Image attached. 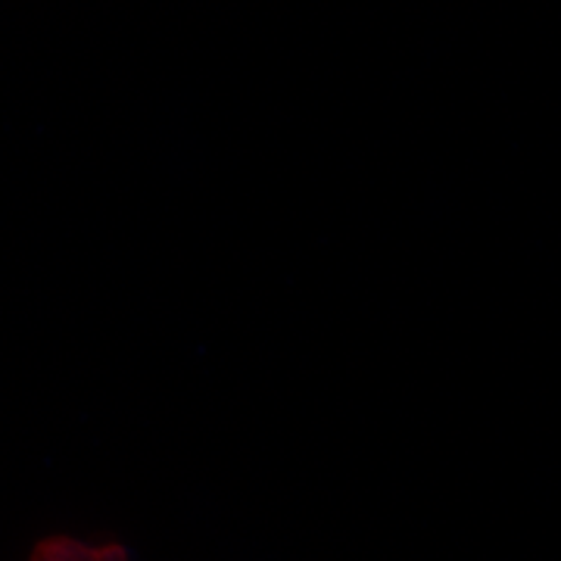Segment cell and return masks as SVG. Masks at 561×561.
<instances>
[{
    "mask_svg": "<svg viewBox=\"0 0 561 561\" xmlns=\"http://www.w3.org/2000/svg\"><path fill=\"white\" fill-rule=\"evenodd\" d=\"M28 561H128L119 542L81 540V537H50L32 552Z\"/></svg>",
    "mask_w": 561,
    "mask_h": 561,
    "instance_id": "obj_1",
    "label": "cell"
}]
</instances>
